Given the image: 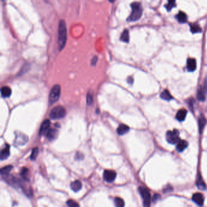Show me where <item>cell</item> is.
I'll list each match as a JSON object with an SVG mask.
<instances>
[{"label":"cell","mask_w":207,"mask_h":207,"mask_svg":"<svg viewBox=\"0 0 207 207\" xmlns=\"http://www.w3.org/2000/svg\"><path fill=\"white\" fill-rule=\"evenodd\" d=\"M86 101H87V104L88 105H92L93 103V96L91 94L88 93L87 94V97H86Z\"/></svg>","instance_id":"obj_32"},{"label":"cell","mask_w":207,"mask_h":207,"mask_svg":"<svg viewBox=\"0 0 207 207\" xmlns=\"http://www.w3.org/2000/svg\"><path fill=\"white\" fill-rule=\"evenodd\" d=\"M117 174L114 170H106L103 173V179L108 183H112L115 180Z\"/></svg>","instance_id":"obj_7"},{"label":"cell","mask_w":207,"mask_h":207,"mask_svg":"<svg viewBox=\"0 0 207 207\" xmlns=\"http://www.w3.org/2000/svg\"><path fill=\"white\" fill-rule=\"evenodd\" d=\"M129 131V126L125 124L120 125L117 129V132L118 134L120 135H123L126 134Z\"/></svg>","instance_id":"obj_16"},{"label":"cell","mask_w":207,"mask_h":207,"mask_svg":"<svg viewBox=\"0 0 207 207\" xmlns=\"http://www.w3.org/2000/svg\"><path fill=\"white\" fill-rule=\"evenodd\" d=\"M1 95L3 97L7 98L11 95L12 90L8 86H3V87H2L1 89Z\"/></svg>","instance_id":"obj_18"},{"label":"cell","mask_w":207,"mask_h":207,"mask_svg":"<svg viewBox=\"0 0 207 207\" xmlns=\"http://www.w3.org/2000/svg\"><path fill=\"white\" fill-rule=\"evenodd\" d=\"M186 68L189 72H193L196 69V61L194 59H188L187 60Z\"/></svg>","instance_id":"obj_11"},{"label":"cell","mask_w":207,"mask_h":207,"mask_svg":"<svg viewBox=\"0 0 207 207\" xmlns=\"http://www.w3.org/2000/svg\"><path fill=\"white\" fill-rule=\"evenodd\" d=\"M114 204L116 207H124L125 206V202L121 198L116 197L114 199Z\"/></svg>","instance_id":"obj_23"},{"label":"cell","mask_w":207,"mask_h":207,"mask_svg":"<svg viewBox=\"0 0 207 207\" xmlns=\"http://www.w3.org/2000/svg\"><path fill=\"white\" fill-rule=\"evenodd\" d=\"M160 97L166 101H170L173 99V97L171 96V95L170 94L169 91H168V90L166 89L164 90V91L161 92V93L160 94Z\"/></svg>","instance_id":"obj_20"},{"label":"cell","mask_w":207,"mask_h":207,"mask_svg":"<svg viewBox=\"0 0 207 207\" xmlns=\"http://www.w3.org/2000/svg\"><path fill=\"white\" fill-rule=\"evenodd\" d=\"M97 61V58L94 57V59H92V63H91L92 64H95L96 63Z\"/></svg>","instance_id":"obj_33"},{"label":"cell","mask_w":207,"mask_h":207,"mask_svg":"<svg viewBox=\"0 0 207 207\" xmlns=\"http://www.w3.org/2000/svg\"><path fill=\"white\" fill-rule=\"evenodd\" d=\"M176 17L179 23H185L187 21V16L183 12H179Z\"/></svg>","instance_id":"obj_19"},{"label":"cell","mask_w":207,"mask_h":207,"mask_svg":"<svg viewBox=\"0 0 207 207\" xmlns=\"http://www.w3.org/2000/svg\"><path fill=\"white\" fill-rule=\"evenodd\" d=\"M186 114H187L186 110L185 109H180L177 112L176 117L177 120H179V121H182L185 120Z\"/></svg>","instance_id":"obj_17"},{"label":"cell","mask_w":207,"mask_h":207,"mask_svg":"<svg viewBox=\"0 0 207 207\" xmlns=\"http://www.w3.org/2000/svg\"><path fill=\"white\" fill-rule=\"evenodd\" d=\"M120 40L121 41L125 42V43H128L129 41V32L128 30H125L124 32H122V34L120 36Z\"/></svg>","instance_id":"obj_22"},{"label":"cell","mask_w":207,"mask_h":207,"mask_svg":"<svg viewBox=\"0 0 207 207\" xmlns=\"http://www.w3.org/2000/svg\"><path fill=\"white\" fill-rule=\"evenodd\" d=\"M197 97L198 99L200 101H204L205 99V92L203 90V89L202 88H200L198 90L197 92Z\"/></svg>","instance_id":"obj_26"},{"label":"cell","mask_w":207,"mask_h":207,"mask_svg":"<svg viewBox=\"0 0 207 207\" xmlns=\"http://www.w3.org/2000/svg\"><path fill=\"white\" fill-rule=\"evenodd\" d=\"M58 135V131L55 129H50L46 134L47 138L49 140L52 141L55 139Z\"/></svg>","instance_id":"obj_13"},{"label":"cell","mask_w":207,"mask_h":207,"mask_svg":"<svg viewBox=\"0 0 207 207\" xmlns=\"http://www.w3.org/2000/svg\"><path fill=\"white\" fill-rule=\"evenodd\" d=\"M12 168H13V166H11V165H8V166H6L3 168H1V174H2V175L3 176H6V175H8V174H9V173L11 171V170H12Z\"/></svg>","instance_id":"obj_24"},{"label":"cell","mask_w":207,"mask_h":207,"mask_svg":"<svg viewBox=\"0 0 207 207\" xmlns=\"http://www.w3.org/2000/svg\"><path fill=\"white\" fill-rule=\"evenodd\" d=\"M66 114V111L65 108L61 106H57L54 108L50 111L49 114V117L51 119L57 120L61 119Z\"/></svg>","instance_id":"obj_3"},{"label":"cell","mask_w":207,"mask_h":207,"mask_svg":"<svg viewBox=\"0 0 207 207\" xmlns=\"http://www.w3.org/2000/svg\"><path fill=\"white\" fill-rule=\"evenodd\" d=\"M82 187V184L80 180H75L70 184V188L74 192L79 191Z\"/></svg>","instance_id":"obj_14"},{"label":"cell","mask_w":207,"mask_h":207,"mask_svg":"<svg viewBox=\"0 0 207 207\" xmlns=\"http://www.w3.org/2000/svg\"><path fill=\"white\" fill-rule=\"evenodd\" d=\"M28 171H29V170L26 168H23L21 170L20 174H21V176L24 179V180H28L27 179V175L28 174Z\"/></svg>","instance_id":"obj_31"},{"label":"cell","mask_w":207,"mask_h":207,"mask_svg":"<svg viewBox=\"0 0 207 207\" xmlns=\"http://www.w3.org/2000/svg\"><path fill=\"white\" fill-rule=\"evenodd\" d=\"M166 138L169 144H177L179 140V132L177 129H174L173 131H169L166 132Z\"/></svg>","instance_id":"obj_5"},{"label":"cell","mask_w":207,"mask_h":207,"mask_svg":"<svg viewBox=\"0 0 207 207\" xmlns=\"http://www.w3.org/2000/svg\"><path fill=\"white\" fill-rule=\"evenodd\" d=\"M165 6L168 11H170L173 8L176 7V2L174 1H169Z\"/></svg>","instance_id":"obj_28"},{"label":"cell","mask_w":207,"mask_h":207,"mask_svg":"<svg viewBox=\"0 0 207 207\" xmlns=\"http://www.w3.org/2000/svg\"><path fill=\"white\" fill-rule=\"evenodd\" d=\"M196 185L198 186L200 190H205V184L204 182V181L202 180V179L201 177H198Z\"/></svg>","instance_id":"obj_27"},{"label":"cell","mask_w":207,"mask_h":207,"mask_svg":"<svg viewBox=\"0 0 207 207\" xmlns=\"http://www.w3.org/2000/svg\"><path fill=\"white\" fill-rule=\"evenodd\" d=\"M50 126V121L48 119H46L43 121L39 131L40 135H42L45 134H47V132L50 129H49Z\"/></svg>","instance_id":"obj_9"},{"label":"cell","mask_w":207,"mask_h":207,"mask_svg":"<svg viewBox=\"0 0 207 207\" xmlns=\"http://www.w3.org/2000/svg\"><path fill=\"white\" fill-rule=\"evenodd\" d=\"M10 156V149L8 145L6 146L1 151V154H0V158L1 160H4L7 159Z\"/></svg>","instance_id":"obj_15"},{"label":"cell","mask_w":207,"mask_h":207,"mask_svg":"<svg viewBox=\"0 0 207 207\" xmlns=\"http://www.w3.org/2000/svg\"><path fill=\"white\" fill-rule=\"evenodd\" d=\"M38 152H39V150H38V148H35L33 149V150H32V152L31 153V155L30 156V158L31 160H34L36 159L38 154Z\"/></svg>","instance_id":"obj_30"},{"label":"cell","mask_w":207,"mask_h":207,"mask_svg":"<svg viewBox=\"0 0 207 207\" xmlns=\"http://www.w3.org/2000/svg\"><path fill=\"white\" fill-rule=\"evenodd\" d=\"M192 199L194 202L199 206H202L204 203V197L202 194L200 193H196L193 195Z\"/></svg>","instance_id":"obj_8"},{"label":"cell","mask_w":207,"mask_h":207,"mask_svg":"<svg viewBox=\"0 0 207 207\" xmlns=\"http://www.w3.org/2000/svg\"><path fill=\"white\" fill-rule=\"evenodd\" d=\"M131 7L132 8V12L130 16L128 17V21H135L139 20L143 13L141 4L139 2H134L131 4Z\"/></svg>","instance_id":"obj_2"},{"label":"cell","mask_w":207,"mask_h":207,"mask_svg":"<svg viewBox=\"0 0 207 207\" xmlns=\"http://www.w3.org/2000/svg\"><path fill=\"white\" fill-rule=\"evenodd\" d=\"M61 94V88L59 85H54L51 89L49 95V105H52L56 103L59 99Z\"/></svg>","instance_id":"obj_4"},{"label":"cell","mask_w":207,"mask_h":207,"mask_svg":"<svg viewBox=\"0 0 207 207\" xmlns=\"http://www.w3.org/2000/svg\"><path fill=\"white\" fill-rule=\"evenodd\" d=\"M190 29L193 34L200 33V32H202V29L200 28V27L197 24H191Z\"/></svg>","instance_id":"obj_21"},{"label":"cell","mask_w":207,"mask_h":207,"mask_svg":"<svg viewBox=\"0 0 207 207\" xmlns=\"http://www.w3.org/2000/svg\"><path fill=\"white\" fill-rule=\"evenodd\" d=\"M206 124V120L204 117V116H200L199 119V130L200 132H202L203 129Z\"/></svg>","instance_id":"obj_25"},{"label":"cell","mask_w":207,"mask_h":207,"mask_svg":"<svg viewBox=\"0 0 207 207\" xmlns=\"http://www.w3.org/2000/svg\"><path fill=\"white\" fill-rule=\"evenodd\" d=\"M188 142L185 140H180L179 141L178 143L177 144V146H176V149L179 152H182L184 151L185 149L187 148L188 146Z\"/></svg>","instance_id":"obj_12"},{"label":"cell","mask_w":207,"mask_h":207,"mask_svg":"<svg viewBox=\"0 0 207 207\" xmlns=\"http://www.w3.org/2000/svg\"><path fill=\"white\" fill-rule=\"evenodd\" d=\"M28 140V138L26 135L22 133H19L16 136L15 143L18 145H23L26 143Z\"/></svg>","instance_id":"obj_10"},{"label":"cell","mask_w":207,"mask_h":207,"mask_svg":"<svg viewBox=\"0 0 207 207\" xmlns=\"http://www.w3.org/2000/svg\"><path fill=\"white\" fill-rule=\"evenodd\" d=\"M66 204L68 207H80L79 204L72 199L68 200L66 202Z\"/></svg>","instance_id":"obj_29"},{"label":"cell","mask_w":207,"mask_h":207,"mask_svg":"<svg viewBox=\"0 0 207 207\" xmlns=\"http://www.w3.org/2000/svg\"><path fill=\"white\" fill-rule=\"evenodd\" d=\"M67 27L64 20H61L59 22V30H58V46L60 50H61L67 41Z\"/></svg>","instance_id":"obj_1"},{"label":"cell","mask_w":207,"mask_h":207,"mask_svg":"<svg viewBox=\"0 0 207 207\" xmlns=\"http://www.w3.org/2000/svg\"><path fill=\"white\" fill-rule=\"evenodd\" d=\"M139 193L143 199L145 207H149L151 202V195L149 191L145 187L140 186L139 188Z\"/></svg>","instance_id":"obj_6"}]
</instances>
